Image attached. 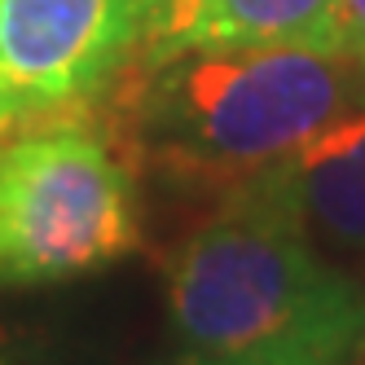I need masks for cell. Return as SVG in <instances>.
<instances>
[{"label": "cell", "instance_id": "3", "mask_svg": "<svg viewBox=\"0 0 365 365\" xmlns=\"http://www.w3.org/2000/svg\"><path fill=\"white\" fill-rule=\"evenodd\" d=\"M133 168L88 110L0 141V282L48 286L137 251Z\"/></svg>", "mask_w": 365, "mask_h": 365}, {"label": "cell", "instance_id": "1", "mask_svg": "<svg viewBox=\"0 0 365 365\" xmlns=\"http://www.w3.org/2000/svg\"><path fill=\"white\" fill-rule=\"evenodd\" d=\"M106 93L128 168L225 198L365 106V71L334 44L180 48L133 58Z\"/></svg>", "mask_w": 365, "mask_h": 365}, {"label": "cell", "instance_id": "4", "mask_svg": "<svg viewBox=\"0 0 365 365\" xmlns=\"http://www.w3.org/2000/svg\"><path fill=\"white\" fill-rule=\"evenodd\" d=\"M141 0H0V137L88 110L137 44Z\"/></svg>", "mask_w": 365, "mask_h": 365}, {"label": "cell", "instance_id": "2", "mask_svg": "<svg viewBox=\"0 0 365 365\" xmlns=\"http://www.w3.org/2000/svg\"><path fill=\"white\" fill-rule=\"evenodd\" d=\"M168 326L180 365H352L365 282L238 185L172 247Z\"/></svg>", "mask_w": 365, "mask_h": 365}, {"label": "cell", "instance_id": "5", "mask_svg": "<svg viewBox=\"0 0 365 365\" xmlns=\"http://www.w3.org/2000/svg\"><path fill=\"white\" fill-rule=\"evenodd\" d=\"M247 190L273 202L312 247L365 255V106L312 133Z\"/></svg>", "mask_w": 365, "mask_h": 365}, {"label": "cell", "instance_id": "6", "mask_svg": "<svg viewBox=\"0 0 365 365\" xmlns=\"http://www.w3.org/2000/svg\"><path fill=\"white\" fill-rule=\"evenodd\" d=\"M330 9L334 0H141L133 58L233 44H334Z\"/></svg>", "mask_w": 365, "mask_h": 365}, {"label": "cell", "instance_id": "8", "mask_svg": "<svg viewBox=\"0 0 365 365\" xmlns=\"http://www.w3.org/2000/svg\"><path fill=\"white\" fill-rule=\"evenodd\" d=\"M0 365H22V356H18V348H14V339H9L5 326H0Z\"/></svg>", "mask_w": 365, "mask_h": 365}, {"label": "cell", "instance_id": "7", "mask_svg": "<svg viewBox=\"0 0 365 365\" xmlns=\"http://www.w3.org/2000/svg\"><path fill=\"white\" fill-rule=\"evenodd\" d=\"M330 40L365 71V0H334L330 9Z\"/></svg>", "mask_w": 365, "mask_h": 365}]
</instances>
